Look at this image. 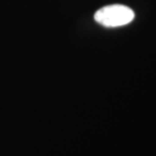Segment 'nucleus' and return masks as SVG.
Segmentation results:
<instances>
[{"label": "nucleus", "instance_id": "f257e3e1", "mask_svg": "<svg viewBox=\"0 0 156 156\" xmlns=\"http://www.w3.org/2000/svg\"><path fill=\"white\" fill-rule=\"evenodd\" d=\"M134 18V12L122 5H111L99 9L95 12V20L104 27L115 28L128 24Z\"/></svg>", "mask_w": 156, "mask_h": 156}]
</instances>
